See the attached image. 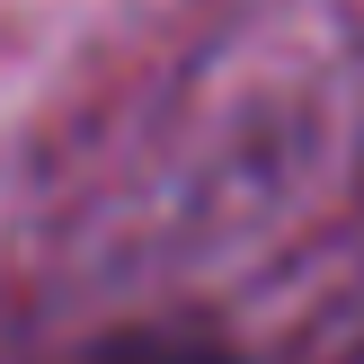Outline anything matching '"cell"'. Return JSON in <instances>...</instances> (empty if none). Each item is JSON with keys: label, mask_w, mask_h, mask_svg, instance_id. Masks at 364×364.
I'll return each mask as SVG.
<instances>
[{"label": "cell", "mask_w": 364, "mask_h": 364, "mask_svg": "<svg viewBox=\"0 0 364 364\" xmlns=\"http://www.w3.org/2000/svg\"><path fill=\"white\" fill-rule=\"evenodd\" d=\"M71 364H240V355L205 329H116L98 347H80Z\"/></svg>", "instance_id": "6da1fadb"}]
</instances>
